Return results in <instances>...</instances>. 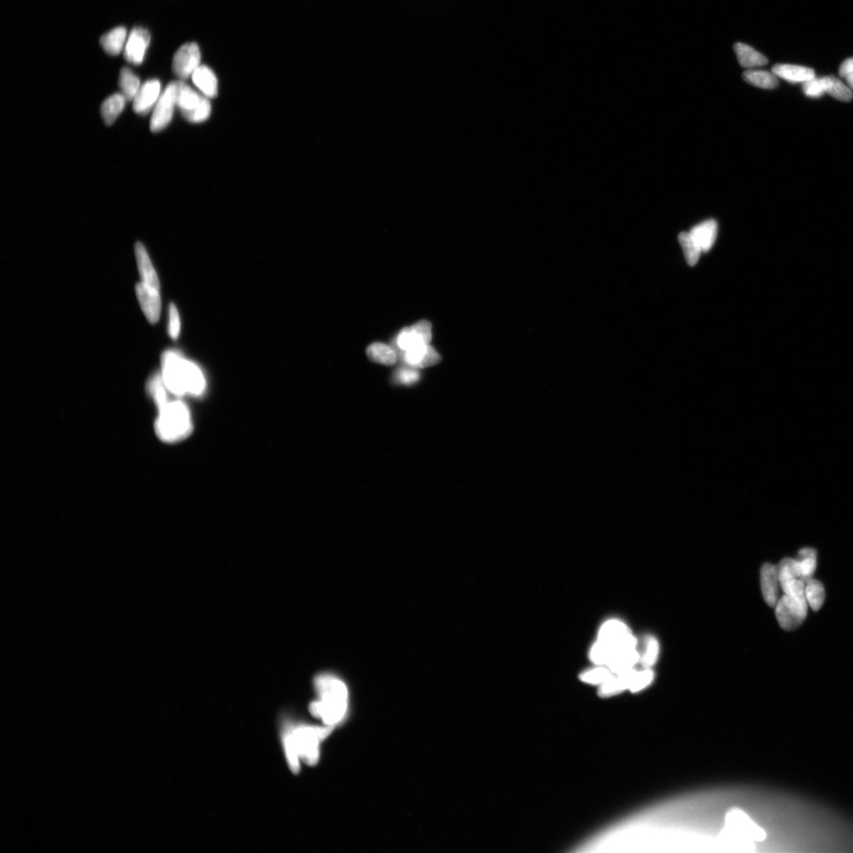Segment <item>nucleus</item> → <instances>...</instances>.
I'll return each instance as SVG.
<instances>
[{
	"instance_id": "f257e3e1",
	"label": "nucleus",
	"mask_w": 853,
	"mask_h": 853,
	"mask_svg": "<svg viewBox=\"0 0 853 853\" xmlns=\"http://www.w3.org/2000/svg\"><path fill=\"white\" fill-rule=\"evenodd\" d=\"M314 685L319 699L310 704V713L322 721L324 726L334 728L343 721L347 714L348 688L343 681L331 674L318 675Z\"/></svg>"
},
{
	"instance_id": "f03ea898",
	"label": "nucleus",
	"mask_w": 853,
	"mask_h": 853,
	"mask_svg": "<svg viewBox=\"0 0 853 853\" xmlns=\"http://www.w3.org/2000/svg\"><path fill=\"white\" fill-rule=\"evenodd\" d=\"M161 365V377L170 393L197 397L206 390V378L200 368L179 353L167 351L164 353Z\"/></svg>"
},
{
	"instance_id": "7ed1b4c3",
	"label": "nucleus",
	"mask_w": 853,
	"mask_h": 853,
	"mask_svg": "<svg viewBox=\"0 0 853 853\" xmlns=\"http://www.w3.org/2000/svg\"><path fill=\"white\" fill-rule=\"evenodd\" d=\"M192 415L186 404L179 400L168 401L159 408L155 422V432L165 442L183 440L193 432Z\"/></svg>"
},
{
	"instance_id": "20e7f679",
	"label": "nucleus",
	"mask_w": 853,
	"mask_h": 853,
	"mask_svg": "<svg viewBox=\"0 0 853 853\" xmlns=\"http://www.w3.org/2000/svg\"><path fill=\"white\" fill-rule=\"evenodd\" d=\"M289 727L299 760L307 765H316L320 757V743L331 734L333 727L292 724Z\"/></svg>"
},
{
	"instance_id": "39448f33",
	"label": "nucleus",
	"mask_w": 853,
	"mask_h": 853,
	"mask_svg": "<svg viewBox=\"0 0 853 853\" xmlns=\"http://www.w3.org/2000/svg\"><path fill=\"white\" fill-rule=\"evenodd\" d=\"M176 105L183 118L195 124L206 121L211 113L209 98L196 92L183 81H178Z\"/></svg>"
},
{
	"instance_id": "423d86ee",
	"label": "nucleus",
	"mask_w": 853,
	"mask_h": 853,
	"mask_svg": "<svg viewBox=\"0 0 853 853\" xmlns=\"http://www.w3.org/2000/svg\"><path fill=\"white\" fill-rule=\"evenodd\" d=\"M776 617L783 629L793 631L803 622L808 615V602L784 595L777 602Z\"/></svg>"
},
{
	"instance_id": "0eeeda50",
	"label": "nucleus",
	"mask_w": 853,
	"mask_h": 853,
	"mask_svg": "<svg viewBox=\"0 0 853 853\" xmlns=\"http://www.w3.org/2000/svg\"><path fill=\"white\" fill-rule=\"evenodd\" d=\"M726 828L735 835L752 842H761L767 838V832L755 823L746 812L733 808L727 812Z\"/></svg>"
},
{
	"instance_id": "6e6552de",
	"label": "nucleus",
	"mask_w": 853,
	"mask_h": 853,
	"mask_svg": "<svg viewBox=\"0 0 853 853\" xmlns=\"http://www.w3.org/2000/svg\"><path fill=\"white\" fill-rule=\"evenodd\" d=\"M178 81L169 84L165 91L161 94L158 102L154 106L150 129L154 132H159L165 129L172 120L176 105Z\"/></svg>"
},
{
	"instance_id": "1a4fd4ad",
	"label": "nucleus",
	"mask_w": 853,
	"mask_h": 853,
	"mask_svg": "<svg viewBox=\"0 0 853 853\" xmlns=\"http://www.w3.org/2000/svg\"><path fill=\"white\" fill-rule=\"evenodd\" d=\"M201 53L199 46L195 43H188L180 47L175 54L173 61V71L177 77L185 80L192 77L193 73L201 64Z\"/></svg>"
},
{
	"instance_id": "9d476101",
	"label": "nucleus",
	"mask_w": 853,
	"mask_h": 853,
	"mask_svg": "<svg viewBox=\"0 0 853 853\" xmlns=\"http://www.w3.org/2000/svg\"><path fill=\"white\" fill-rule=\"evenodd\" d=\"M432 340V325L426 320H421L411 327L401 331L397 338V345L403 352L415 346L430 344Z\"/></svg>"
},
{
	"instance_id": "9b49d317",
	"label": "nucleus",
	"mask_w": 853,
	"mask_h": 853,
	"mask_svg": "<svg viewBox=\"0 0 853 853\" xmlns=\"http://www.w3.org/2000/svg\"><path fill=\"white\" fill-rule=\"evenodd\" d=\"M135 293L141 309L149 322L153 324L158 322L161 312L160 291L149 287L141 282L136 285Z\"/></svg>"
},
{
	"instance_id": "f8f14e48",
	"label": "nucleus",
	"mask_w": 853,
	"mask_h": 853,
	"mask_svg": "<svg viewBox=\"0 0 853 853\" xmlns=\"http://www.w3.org/2000/svg\"><path fill=\"white\" fill-rule=\"evenodd\" d=\"M150 43V34L144 28L132 30L125 47V57L129 63L139 65L143 62Z\"/></svg>"
},
{
	"instance_id": "ddd939ff",
	"label": "nucleus",
	"mask_w": 853,
	"mask_h": 853,
	"mask_svg": "<svg viewBox=\"0 0 853 853\" xmlns=\"http://www.w3.org/2000/svg\"><path fill=\"white\" fill-rule=\"evenodd\" d=\"M760 580L764 600L769 606L775 607L779 600L781 586L779 570L777 566L769 563L763 565L760 572Z\"/></svg>"
},
{
	"instance_id": "4468645a",
	"label": "nucleus",
	"mask_w": 853,
	"mask_h": 853,
	"mask_svg": "<svg viewBox=\"0 0 853 853\" xmlns=\"http://www.w3.org/2000/svg\"><path fill=\"white\" fill-rule=\"evenodd\" d=\"M403 360L406 365L420 370L439 364L441 357L430 344H423L404 352Z\"/></svg>"
},
{
	"instance_id": "2eb2a0df",
	"label": "nucleus",
	"mask_w": 853,
	"mask_h": 853,
	"mask_svg": "<svg viewBox=\"0 0 853 853\" xmlns=\"http://www.w3.org/2000/svg\"><path fill=\"white\" fill-rule=\"evenodd\" d=\"M161 85L158 79L149 80L143 84L134 99V110L136 113L145 115L156 105L161 97Z\"/></svg>"
},
{
	"instance_id": "dca6fc26",
	"label": "nucleus",
	"mask_w": 853,
	"mask_h": 853,
	"mask_svg": "<svg viewBox=\"0 0 853 853\" xmlns=\"http://www.w3.org/2000/svg\"><path fill=\"white\" fill-rule=\"evenodd\" d=\"M136 261H137L139 275L142 282L156 290L160 291V282L158 275L150 261L148 252L144 246L137 243L134 246Z\"/></svg>"
},
{
	"instance_id": "f3484780",
	"label": "nucleus",
	"mask_w": 853,
	"mask_h": 853,
	"mask_svg": "<svg viewBox=\"0 0 853 853\" xmlns=\"http://www.w3.org/2000/svg\"><path fill=\"white\" fill-rule=\"evenodd\" d=\"M636 672L637 671L633 668L631 670L622 673L613 674L610 679L599 687L598 695L600 697L608 698L623 692L627 689L629 690Z\"/></svg>"
},
{
	"instance_id": "a211bd4d",
	"label": "nucleus",
	"mask_w": 853,
	"mask_h": 853,
	"mask_svg": "<svg viewBox=\"0 0 853 853\" xmlns=\"http://www.w3.org/2000/svg\"><path fill=\"white\" fill-rule=\"evenodd\" d=\"M772 72L777 78L791 84H804L815 77V73L811 68L793 64H777L773 67Z\"/></svg>"
},
{
	"instance_id": "6ab92c4d",
	"label": "nucleus",
	"mask_w": 853,
	"mask_h": 853,
	"mask_svg": "<svg viewBox=\"0 0 853 853\" xmlns=\"http://www.w3.org/2000/svg\"><path fill=\"white\" fill-rule=\"evenodd\" d=\"M195 86L205 97L214 98L218 93V83L215 74L207 66L200 65L193 74Z\"/></svg>"
},
{
	"instance_id": "aec40b11",
	"label": "nucleus",
	"mask_w": 853,
	"mask_h": 853,
	"mask_svg": "<svg viewBox=\"0 0 853 853\" xmlns=\"http://www.w3.org/2000/svg\"><path fill=\"white\" fill-rule=\"evenodd\" d=\"M702 252L711 250L718 235V224L714 220L702 222L689 231Z\"/></svg>"
},
{
	"instance_id": "412c9836",
	"label": "nucleus",
	"mask_w": 853,
	"mask_h": 853,
	"mask_svg": "<svg viewBox=\"0 0 853 853\" xmlns=\"http://www.w3.org/2000/svg\"><path fill=\"white\" fill-rule=\"evenodd\" d=\"M630 633L631 631L624 623L617 619H610L600 626L597 640L612 646Z\"/></svg>"
},
{
	"instance_id": "4be33fe9",
	"label": "nucleus",
	"mask_w": 853,
	"mask_h": 853,
	"mask_svg": "<svg viewBox=\"0 0 853 853\" xmlns=\"http://www.w3.org/2000/svg\"><path fill=\"white\" fill-rule=\"evenodd\" d=\"M734 50L740 64L748 69H753V68L765 66L768 64L766 57L748 45L736 43L734 45Z\"/></svg>"
},
{
	"instance_id": "5701e85b",
	"label": "nucleus",
	"mask_w": 853,
	"mask_h": 853,
	"mask_svg": "<svg viewBox=\"0 0 853 853\" xmlns=\"http://www.w3.org/2000/svg\"><path fill=\"white\" fill-rule=\"evenodd\" d=\"M127 42V30L125 27H118L105 33L101 38V45L103 50L112 56L120 54Z\"/></svg>"
},
{
	"instance_id": "b1692460",
	"label": "nucleus",
	"mask_w": 853,
	"mask_h": 853,
	"mask_svg": "<svg viewBox=\"0 0 853 853\" xmlns=\"http://www.w3.org/2000/svg\"><path fill=\"white\" fill-rule=\"evenodd\" d=\"M126 98L122 93H115L107 98L101 105V117L105 125L110 126L117 120L125 107Z\"/></svg>"
},
{
	"instance_id": "393cba45",
	"label": "nucleus",
	"mask_w": 853,
	"mask_h": 853,
	"mask_svg": "<svg viewBox=\"0 0 853 853\" xmlns=\"http://www.w3.org/2000/svg\"><path fill=\"white\" fill-rule=\"evenodd\" d=\"M639 661L640 654L636 649H633L616 654L607 667L613 674H619L633 670Z\"/></svg>"
},
{
	"instance_id": "a878e982",
	"label": "nucleus",
	"mask_w": 853,
	"mask_h": 853,
	"mask_svg": "<svg viewBox=\"0 0 853 853\" xmlns=\"http://www.w3.org/2000/svg\"><path fill=\"white\" fill-rule=\"evenodd\" d=\"M743 78L748 84L766 90H773L779 84L776 75L766 71L749 69L743 74Z\"/></svg>"
},
{
	"instance_id": "bb28decb",
	"label": "nucleus",
	"mask_w": 853,
	"mask_h": 853,
	"mask_svg": "<svg viewBox=\"0 0 853 853\" xmlns=\"http://www.w3.org/2000/svg\"><path fill=\"white\" fill-rule=\"evenodd\" d=\"M368 358L379 364L394 365L397 362V355L390 346L380 343H375L367 347Z\"/></svg>"
},
{
	"instance_id": "cd10ccee",
	"label": "nucleus",
	"mask_w": 853,
	"mask_h": 853,
	"mask_svg": "<svg viewBox=\"0 0 853 853\" xmlns=\"http://www.w3.org/2000/svg\"><path fill=\"white\" fill-rule=\"evenodd\" d=\"M119 86L127 101H134L141 87L140 80L129 68L124 67L120 74Z\"/></svg>"
},
{
	"instance_id": "c85d7f7f",
	"label": "nucleus",
	"mask_w": 853,
	"mask_h": 853,
	"mask_svg": "<svg viewBox=\"0 0 853 853\" xmlns=\"http://www.w3.org/2000/svg\"><path fill=\"white\" fill-rule=\"evenodd\" d=\"M825 93L841 101L849 102L853 98L851 88L835 76L822 78Z\"/></svg>"
},
{
	"instance_id": "c756f323",
	"label": "nucleus",
	"mask_w": 853,
	"mask_h": 853,
	"mask_svg": "<svg viewBox=\"0 0 853 853\" xmlns=\"http://www.w3.org/2000/svg\"><path fill=\"white\" fill-rule=\"evenodd\" d=\"M816 556V551L813 549H803L799 552L800 561H797L799 564L800 578L806 584L815 571Z\"/></svg>"
},
{
	"instance_id": "7c9ffc66",
	"label": "nucleus",
	"mask_w": 853,
	"mask_h": 853,
	"mask_svg": "<svg viewBox=\"0 0 853 853\" xmlns=\"http://www.w3.org/2000/svg\"><path fill=\"white\" fill-rule=\"evenodd\" d=\"M282 741L286 760L288 762L292 772L297 774L300 771V760L292 740L289 724L285 725L283 728Z\"/></svg>"
},
{
	"instance_id": "2f4dec72",
	"label": "nucleus",
	"mask_w": 853,
	"mask_h": 853,
	"mask_svg": "<svg viewBox=\"0 0 853 853\" xmlns=\"http://www.w3.org/2000/svg\"><path fill=\"white\" fill-rule=\"evenodd\" d=\"M805 595L812 610L818 611L822 608L825 592L823 585L820 581L811 578L806 584Z\"/></svg>"
},
{
	"instance_id": "473e14b6",
	"label": "nucleus",
	"mask_w": 853,
	"mask_h": 853,
	"mask_svg": "<svg viewBox=\"0 0 853 853\" xmlns=\"http://www.w3.org/2000/svg\"><path fill=\"white\" fill-rule=\"evenodd\" d=\"M679 242L682 250H684L687 263L690 265L697 264L702 251L698 244L695 242L691 234L682 231L679 235Z\"/></svg>"
},
{
	"instance_id": "72a5a7b5",
	"label": "nucleus",
	"mask_w": 853,
	"mask_h": 853,
	"mask_svg": "<svg viewBox=\"0 0 853 853\" xmlns=\"http://www.w3.org/2000/svg\"><path fill=\"white\" fill-rule=\"evenodd\" d=\"M613 673L609 670V667L605 665H597L595 668H590L579 675L581 680L585 684L591 685L600 686L607 680L612 677Z\"/></svg>"
},
{
	"instance_id": "f704fd0d",
	"label": "nucleus",
	"mask_w": 853,
	"mask_h": 853,
	"mask_svg": "<svg viewBox=\"0 0 853 853\" xmlns=\"http://www.w3.org/2000/svg\"><path fill=\"white\" fill-rule=\"evenodd\" d=\"M779 576L782 588L796 579H801L799 564L793 559H784L779 568Z\"/></svg>"
},
{
	"instance_id": "c9c22d12",
	"label": "nucleus",
	"mask_w": 853,
	"mask_h": 853,
	"mask_svg": "<svg viewBox=\"0 0 853 853\" xmlns=\"http://www.w3.org/2000/svg\"><path fill=\"white\" fill-rule=\"evenodd\" d=\"M612 656L610 646L598 640L592 645L590 651V659L597 665H608Z\"/></svg>"
},
{
	"instance_id": "e433bc0d",
	"label": "nucleus",
	"mask_w": 853,
	"mask_h": 853,
	"mask_svg": "<svg viewBox=\"0 0 853 853\" xmlns=\"http://www.w3.org/2000/svg\"><path fill=\"white\" fill-rule=\"evenodd\" d=\"M420 374L418 370L409 367H401L395 372L393 377V381L395 384L401 386H413L418 384L420 380Z\"/></svg>"
},
{
	"instance_id": "4c0bfd02",
	"label": "nucleus",
	"mask_w": 853,
	"mask_h": 853,
	"mask_svg": "<svg viewBox=\"0 0 853 853\" xmlns=\"http://www.w3.org/2000/svg\"><path fill=\"white\" fill-rule=\"evenodd\" d=\"M659 654V643L658 641L654 637H649L646 640L644 652L640 656L641 663L646 668L652 667L658 658Z\"/></svg>"
},
{
	"instance_id": "58836bf2",
	"label": "nucleus",
	"mask_w": 853,
	"mask_h": 853,
	"mask_svg": "<svg viewBox=\"0 0 853 853\" xmlns=\"http://www.w3.org/2000/svg\"><path fill=\"white\" fill-rule=\"evenodd\" d=\"M654 679V673L650 668L636 672L633 679L629 690L632 693H638L651 685Z\"/></svg>"
},
{
	"instance_id": "ea45409f",
	"label": "nucleus",
	"mask_w": 853,
	"mask_h": 853,
	"mask_svg": "<svg viewBox=\"0 0 853 853\" xmlns=\"http://www.w3.org/2000/svg\"><path fill=\"white\" fill-rule=\"evenodd\" d=\"M803 91L807 97L820 98L825 93L822 78H813L803 84Z\"/></svg>"
},
{
	"instance_id": "a19ab883",
	"label": "nucleus",
	"mask_w": 853,
	"mask_h": 853,
	"mask_svg": "<svg viewBox=\"0 0 853 853\" xmlns=\"http://www.w3.org/2000/svg\"><path fill=\"white\" fill-rule=\"evenodd\" d=\"M168 330L171 338L176 340L179 338L181 330V318L179 311L173 304L169 306Z\"/></svg>"
},
{
	"instance_id": "79ce46f5",
	"label": "nucleus",
	"mask_w": 853,
	"mask_h": 853,
	"mask_svg": "<svg viewBox=\"0 0 853 853\" xmlns=\"http://www.w3.org/2000/svg\"><path fill=\"white\" fill-rule=\"evenodd\" d=\"M839 74L845 79L853 74V57L844 61L839 70Z\"/></svg>"
},
{
	"instance_id": "37998d69",
	"label": "nucleus",
	"mask_w": 853,
	"mask_h": 853,
	"mask_svg": "<svg viewBox=\"0 0 853 853\" xmlns=\"http://www.w3.org/2000/svg\"><path fill=\"white\" fill-rule=\"evenodd\" d=\"M845 79H846V81H847L848 86L851 88L852 91H853V74L849 75V76H848V77H846Z\"/></svg>"
}]
</instances>
